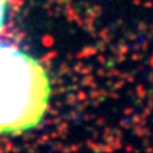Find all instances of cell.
I'll list each match as a JSON object with an SVG mask.
<instances>
[{
    "mask_svg": "<svg viewBox=\"0 0 153 153\" xmlns=\"http://www.w3.org/2000/svg\"><path fill=\"white\" fill-rule=\"evenodd\" d=\"M4 15H6V0H0V30L3 27Z\"/></svg>",
    "mask_w": 153,
    "mask_h": 153,
    "instance_id": "cell-2",
    "label": "cell"
},
{
    "mask_svg": "<svg viewBox=\"0 0 153 153\" xmlns=\"http://www.w3.org/2000/svg\"><path fill=\"white\" fill-rule=\"evenodd\" d=\"M49 102V79L42 64L21 49L0 43V135L34 128Z\"/></svg>",
    "mask_w": 153,
    "mask_h": 153,
    "instance_id": "cell-1",
    "label": "cell"
}]
</instances>
